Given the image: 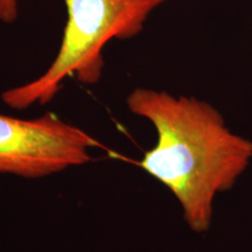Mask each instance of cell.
Masks as SVG:
<instances>
[{
  "label": "cell",
  "mask_w": 252,
  "mask_h": 252,
  "mask_svg": "<svg viewBox=\"0 0 252 252\" xmlns=\"http://www.w3.org/2000/svg\"><path fill=\"white\" fill-rule=\"evenodd\" d=\"M98 140L47 112L32 119L0 113V174L40 179L83 166Z\"/></svg>",
  "instance_id": "obj_3"
},
{
  "label": "cell",
  "mask_w": 252,
  "mask_h": 252,
  "mask_svg": "<svg viewBox=\"0 0 252 252\" xmlns=\"http://www.w3.org/2000/svg\"><path fill=\"white\" fill-rule=\"evenodd\" d=\"M18 0H0V21L12 24L18 19Z\"/></svg>",
  "instance_id": "obj_4"
},
{
  "label": "cell",
  "mask_w": 252,
  "mask_h": 252,
  "mask_svg": "<svg viewBox=\"0 0 252 252\" xmlns=\"http://www.w3.org/2000/svg\"><path fill=\"white\" fill-rule=\"evenodd\" d=\"M126 105L157 132L156 146L138 166L174 195L189 228L207 231L215 196L232 188L247 169L252 141L232 133L216 109L191 97L135 88Z\"/></svg>",
  "instance_id": "obj_1"
},
{
  "label": "cell",
  "mask_w": 252,
  "mask_h": 252,
  "mask_svg": "<svg viewBox=\"0 0 252 252\" xmlns=\"http://www.w3.org/2000/svg\"><path fill=\"white\" fill-rule=\"evenodd\" d=\"M161 1L64 0L68 18L54 61L35 80L4 91L1 100L21 111L54 99L69 76H76L87 86L98 83L106 43L112 39L127 40L138 35L149 14Z\"/></svg>",
  "instance_id": "obj_2"
}]
</instances>
